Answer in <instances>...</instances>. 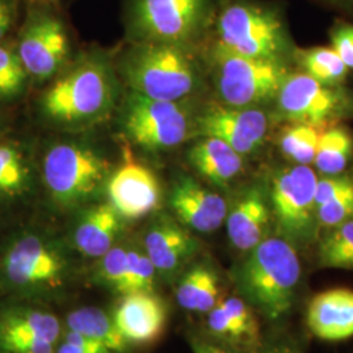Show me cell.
<instances>
[{
  "label": "cell",
  "mask_w": 353,
  "mask_h": 353,
  "mask_svg": "<svg viewBox=\"0 0 353 353\" xmlns=\"http://www.w3.org/2000/svg\"><path fill=\"white\" fill-rule=\"evenodd\" d=\"M115 97L109 65L90 58L75 64L51 84L41 99V110L57 126L88 127L109 117Z\"/></svg>",
  "instance_id": "cell-1"
},
{
  "label": "cell",
  "mask_w": 353,
  "mask_h": 353,
  "mask_svg": "<svg viewBox=\"0 0 353 353\" xmlns=\"http://www.w3.org/2000/svg\"><path fill=\"white\" fill-rule=\"evenodd\" d=\"M249 252L239 274L242 293L268 319H280L290 312L300 281L297 252L283 237L265 239Z\"/></svg>",
  "instance_id": "cell-2"
},
{
  "label": "cell",
  "mask_w": 353,
  "mask_h": 353,
  "mask_svg": "<svg viewBox=\"0 0 353 353\" xmlns=\"http://www.w3.org/2000/svg\"><path fill=\"white\" fill-rule=\"evenodd\" d=\"M217 49L242 57L280 61L288 48L283 16L252 0H228L216 13Z\"/></svg>",
  "instance_id": "cell-3"
},
{
  "label": "cell",
  "mask_w": 353,
  "mask_h": 353,
  "mask_svg": "<svg viewBox=\"0 0 353 353\" xmlns=\"http://www.w3.org/2000/svg\"><path fill=\"white\" fill-rule=\"evenodd\" d=\"M123 75L132 92L161 101H183L198 84L183 46L165 42H140L128 54Z\"/></svg>",
  "instance_id": "cell-4"
},
{
  "label": "cell",
  "mask_w": 353,
  "mask_h": 353,
  "mask_svg": "<svg viewBox=\"0 0 353 353\" xmlns=\"http://www.w3.org/2000/svg\"><path fill=\"white\" fill-rule=\"evenodd\" d=\"M214 16V0H130L128 26L143 41L185 46L196 39Z\"/></svg>",
  "instance_id": "cell-5"
},
{
  "label": "cell",
  "mask_w": 353,
  "mask_h": 353,
  "mask_svg": "<svg viewBox=\"0 0 353 353\" xmlns=\"http://www.w3.org/2000/svg\"><path fill=\"white\" fill-rule=\"evenodd\" d=\"M109 163L96 150L79 143H59L46 152L42 178L52 201L72 208L89 201L108 181Z\"/></svg>",
  "instance_id": "cell-6"
},
{
  "label": "cell",
  "mask_w": 353,
  "mask_h": 353,
  "mask_svg": "<svg viewBox=\"0 0 353 353\" xmlns=\"http://www.w3.org/2000/svg\"><path fill=\"white\" fill-rule=\"evenodd\" d=\"M67 261L55 242L26 232L7 243L0 255V278L19 293L36 294L63 284Z\"/></svg>",
  "instance_id": "cell-7"
},
{
  "label": "cell",
  "mask_w": 353,
  "mask_h": 353,
  "mask_svg": "<svg viewBox=\"0 0 353 353\" xmlns=\"http://www.w3.org/2000/svg\"><path fill=\"white\" fill-rule=\"evenodd\" d=\"M122 125L134 144L147 151L176 148L194 132L195 121L183 101L153 100L131 92L127 97Z\"/></svg>",
  "instance_id": "cell-8"
},
{
  "label": "cell",
  "mask_w": 353,
  "mask_h": 353,
  "mask_svg": "<svg viewBox=\"0 0 353 353\" xmlns=\"http://www.w3.org/2000/svg\"><path fill=\"white\" fill-rule=\"evenodd\" d=\"M217 90L224 105L256 108L275 100L288 75L281 61L252 58L214 48Z\"/></svg>",
  "instance_id": "cell-9"
},
{
  "label": "cell",
  "mask_w": 353,
  "mask_h": 353,
  "mask_svg": "<svg viewBox=\"0 0 353 353\" xmlns=\"http://www.w3.org/2000/svg\"><path fill=\"white\" fill-rule=\"evenodd\" d=\"M316 172L306 165L279 170L272 179L271 205L281 237L305 243L316 229Z\"/></svg>",
  "instance_id": "cell-10"
},
{
  "label": "cell",
  "mask_w": 353,
  "mask_h": 353,
  "mask_svg": "<svg viewBox=\"0 0 353 353\" xmlns=\"http://www.w3.org/2000/svg\"><path fill=\"white\" fill-rule=\"evenodd\" d=\"M70 49L67 29L58 14L42 8L29 12L16 48L29 77L49 80L65 63Z\"/></svg>",
  "instance_id": "cell-11"
},
{
  "label": "cell",
  "mask_w": 353,
  "mask_h": 353,
  "mask_svg": "<svg viewBox=\"0 0 353 353\" xmlns=\"http://www.w3.org/2000/svg\"><path fill=\"white\" fill-rule=\"evenodd\" d=\"M276 110L290 123L323 126L345 110L347 99L336 87L318 83L310 76L288 74L279 89Z\"/></svg>",
  "instance_id": "cell-12"
},
{
  "label": "cell",
  "mask_w": 353,
  "mask_h": 353,
  "mask_svg": "<svg viewBox=\"0 0 353 353\" xmlns=\"http://www.w3.org/2000/svg\"><path fill=\"white\" fill-rule=\"evenodd\" d=\"M267 130L268 118L258 108L214 105L195 118L194 132L220 139L245 156L263 144Z\"/></svg>",
  "instance_id": "cell-13"
},
{
  "label": "cell",
  "mask_w": 353,
  "mask_h": 353,
  "mask_svg": "<svg viewBox=\"0 0 353 353\" xmlns=\"http://www.w3.org/2000/svg\"><path fill=\"white\" fill-rule=\"evenodd\" d=\"M61 322L48 312L12 307L0 313V352L54 353Z\"/></svg>",
  "instance_id": "cell-14"
},
{
  "label": "cell",
  "mask_w": 353,
  "mask_h": 353,
  "mask_svg": "<svg viewBox=\"0 0 353 353\" xmlns=\"http://www.w3.org/2000/svg\"><path fill=\"white\" fill-rule=\"evenodd\" d=\"M109 203L127 220H138L154 212L161 202V189L148 168L128 163L106 181Z\"/></svg>",
  "instance_id": "cell-15"
},
{
  "label": "cell",
  "mask_w": 353,
  "mask_h": 353,
  "mask_svg": "<svg viewBox=\"0 0 353 353\" xmlns=\"http://www.w3.org/2000/svg\"><path fill=\"white\" fill-rule=\"evenodd\" d=\"M169 204L181 224L199 233H212L227 219L225 199L191 176H181L176 181Z\"/></svg>",
  "instance_id": "cell-16"
},
{
  "label": "cell",
  "mask_w": 353,
  "mask_h": 353,
  "mask_svg": "<svg viewBox=\"0 0 353 353\" xmlns=\"http://www.w3.org/2000/svg\"><path fill=\"white\" fill-rule=\"evenodd\" d=\"M113 321L127 343L145 344L161 336L166 325V309L152 292L130 293L118 305Z\"/></svg>",
  "instance_id": "cell-17"
},
{
  "label": "cell",
  "mask_w": 353,
  "mask_h": 353,
  "mask_svg": "<svg viewBox=\"0 0 353 353\" xmlns=\"http://www.w3.org/2000/svg\"><path fill=\"white\" fill-rule=\"evenodd\" d=\"M306 323L321 341H341L353 336V290L332 288L316 294L307 306Z\"/></svg>",
  "instance_id": "cell-18"
},
{
  "label": "cell",
  "mask_w": 353,
  "mask_h": 353,
  "mask_svg": "<svg viewBox=\"0 0 353 353\" xmlns=\"http://www.w3.org/2000/svg\"><path fill=\"white\" fill-rule=\"evenodd\" d=\"M198 242L189 230L168 216L159 217L145 233L144 252L157 272L170 275L196 252Z\"/></svg>",
  "instance_id": "cell-19"
},
{
  "label": "cell",
  "mask_w": 353,
  "mask_h": 353,
  "mask_svg": "<svg viewBox=\"0 0 353 353\" xmlns=\"http://www.w3.org/2000/svg\"><path fill=\"white\" fill-rule=\"evenodd\" d=\"M228 237L241 252H250L265 240L270 208L263 190L258 186L245 190L228 210Z\"/></svg>",
  "instance_id": "cell-20"
},
{
  "label": "cell",
  "mask_w": 353,
  "mask_h": 353,
  "mask_svg": "<svg viewBox=\"0 0 353 353\" xmlns=\"http://www.w3.org/2000/svg\"><path fill=\"white\" fill-rule=\"evenodd\" d=\"M122 216L110 203L96 204L80 217L74 232L76 249L88 258H101L117 245Z\"/></svg>",
  "instance_id": "cell-21"
},
{
  "label": "cell",
  "mask_w": 353,
  "mask_h": 353,
  "mask_svg": "<svg viewBox=\"0 0 353 353\" xmlns=\"http://www.w3.org/2000/svg\"><path fill=\"white\" fill-rule=\"evenodd\" d=\"M190 164L207 181L224 188L243 169V156L216 138L202 137L189 151Z\"/></svg>",
  "instance_id": "cell-22"
},
{
  "label": "cell",
  "mask_w": 353,
  "mask_h": 353,
  "mask_svg": "<svg viewBox=\"0 0 353 353\" xmlns=\"http://www.w3.org/2000/svg\"><path fill=\"white\" fill-rule=\"evenodd\" d=\"M176 303L195 313H210L220 303V284L214 270L196 265L189 270L176 290Z\"/></svg>",
  "instance_id": "cell-23"
},
{
  "label": "cell",
  "mask_w": 353,
  "mask_h": 353,
  "mask_svg": "<svg viewBox=\"0 0 353 353\" xmlns=\"http://www.w3.org/2000/svg\"><path fill=\"white\" fill-rule=\"evenodd\" d=\"M70 331L99 341L114 353L125 352L127 341L118 331L113 319L103 310L93 306L76 309L67 316Z\"/></svg>",
  "instance_id": "cell-24"
},
{
  "label": "cell",
  "mask_w": 353,
  "mask_h": 353,
  "mask_svg": "<svg viewBox=\"0 0 353 353\" xmlns=\"http://www.w3.org/2000/svg\"><path fill=\"white\" fill-rule=\"evenodd\" d=\"M32 186V169L23 150L11 141H0V199H16Z\"/></svg>",
  "instance_id": "cell-25"
},
{
  "label": "cell",
  "mask_w": 353,
  "mask_h": 353,
  "mask_svg": "<svg viewBox=\"0 0 353 353\" xmlns=\"http://www.w3.org/2000/svg\"><path fill=\"white\" fill-rule=\"evenodd\" d=\"M352 154L351 132L344 127H332L322 132L313 164L325 176H338L347 169Z\"/></svg>",
  "instance_id": "cell-26"
},
{
  "label": "cell",
  "mask_w": 353,
  "mask_h": 353,
  "mask_svg": "<svg viewBox=\"0 0 353 353\" xmlns=\"http://www.w3.org/2000/svg\"><path fill=\"white\" fill-rule=\"evenodd\" d=\"M296 57L303 70V74L310 76L323 85L336 87L348 72L347 65L343 63L332 48L319 46L299 50Z\"/></svg>",
  "instance_id": "cell-27"
},
{
  "label": "cell",
  "mask_w": 353,
  "mask_h": 353,
  "mask_svg": "<svg viewBox=\"0 0 353 353\" xmlns=\"http://www.w3.org/2000/svg\"><path fill=\"white\" fill-rule=\"evenodd\" d=\"M321 128L322 126L290 123L280 135L279 145L281 153L297 165L313 164L318 141L325 131H321Z\"/></svg>",
  "instance_id": "cell-28"
},
{
  "label": "cell",
  "mask_w": 353,
  "mask_h": 353,
  "mask_svg": "<svg viewBox=\"0 0 353 353\" xmlns=\"http://www.w3.org/2000/svg\"><path fill=\"white\" fill-rule=\"evenodd\" d=\"M318 259L325 268L353 270V220L332 228L321 241Z\"/></svg>",
  "instance_id": "cell-29"
},
{
  "label": "cell",
  "mask_w": 353,
  "mask_h": 353,
  "mask_svg": "<svg viewBox=\"0 0 353 353\" xmlns=\"http://www.w3.org/2000/svg\"><path fill=\"white\" fill-rule=\"evenodd\" d=\"M28 72L17 50L0 41V100H11L23 93Z\"/></svg>",
  "instance_id": "cell-30"
},
{
  "label": "cell",
  "mask_w": 353,
  "mask_h": 353,
  "mask_svg": "<svg viewBox=\"0 0 353 353\" xmlns=\"http://www.w3.org/2000/svg\"><path fill=\"white\" fill-rule=\"evenodd\" d=\"M156 268L144 252L127 248V271L122 294L153 292Z\"/></svg>",
  "instance_id": "cell-31"
},
{
  "label": "cell",
  "mask_w": 353,
  "mask_h": 353,
  "mask_svg": "<svg viewBox=\"0 0 353 353\" xmlns=\"http://www.w3.org/2000/svg\"><path fill=\"white\" fill-rule=\"evenodd\" d=\"M100 278L112 290L122 294L127 271V248L115 245L100 258Z\"/></svg>",
  "instance_id": "cell-32"
},
{
  "label": "cell",
  "mask_w": 353,
  "mask_h": 353,
  "mask_svg": "<svg viewBox=\"0 0 353 353\" xmlns=\"http://www.w3.org/2000/svg\"><path fill=\"white\" fill-rule=\"evenodd\" d=\"M220 305L237 328L242 341H254L258 336V323L252 307L240 297H228Z\"/></svg>",
  "instance_id": "cell-33"
},
{
  "label": "cell",
  "mask_w": 353,
  "mask_h": 353,
  "mask_svg": "<svg viewBox=\"0 0 353 353\" xmlns=\"http://www.w3.org/2000/svg\"><path fill=\"white\" fill-rule=\"evenodd\" d=\"M353 220V190L316 208V221L323 227L335 228Z\"/></svg>",
  "instance_id": "cell-34"
},
{
  "label": "cell",
  "mask_w": 353,
  "mask_h": 353,
  "mask_svg": "<svg viewBox=\"0 0 353 353\" xmlns=\"http://www.w3.org/2000/svg\"><path fill=\"white\" fill-rule=\"evenodd\" d=\"M351 190H353V179L351 176L338 174L318 179L316 189V208Z\"/></svg>",
  "instance_id": "cell-35"
},
{
  "label": "cell",
  "mask_w": 353,
  "mask_h": 353,
  "mask_svg": "<svg viewBox=\"0 0 353 353\" xmlns=\"http://www.w3.org/2000/svg\"><path fill=\"white\" fill-rule=\"evenodd\" d=\"M331 48L348 70H353V24L339 23L331 29Z\"/></svg>",
  "instance_id": "cell-36"
},
{
  "label": "cell",
  "mask_w": 353,
  "mask_h": 353,
  "mask_svg": "<svg viewBox=\"0 0 353 353\" xmlns=\"http://www.w3.org/2000/svg\"><path fill=\"white\" fill-rule=\"evenodd\" d=\"M208 328L216 338L229 341H242L240 334L237 331L230 318L228 316L227 312L223 309L220 303L214 306V309L208 313Z\"/></svg>",
  "instance_id": "cell-37"
},
{
  "label": "cell",
  "mask_w": 353,
  "mask_h": 353,
  "mask_svg": "<svg viewBox=\"0 0 353 353\" xmlns=\"http://www.w3.org/2000/svg\"><path fill=\"white\" fill-rule=\"evenodd\" d=\"M64 341L85 353H114L101 343L89 339L87 336L75 331H70L68 334H65Z\"/></svg>",
  "instance_id": "cell-38"
},
{
  "label": "cell",
  "mask_w": 353,
  "mask_h": 353,
  "mask_svg": "<svg viewBox=\"0 0 353 353\" xmlns=\"http://www.w3.org/2000/svg\"><path fill=\"white\" fill-rule=\"evenodd\" d=\"M17 17V0H0V41L6 37Z\"/></svg>",
  "instance_id": "cell-39"
},
{
  "label": "cell",
  "mask_w": 353,
  "mask_h": 353,
  "mask_svg": "<svg viewBox=\"0 0 353 353\" xmlns=\"http://www.w3.org/2000/svg\"><path fill=\"white\" fill-rule=\"evenodd\" d=\"M194 353H230L221 345L214 344L211 341H203L201 338H192L190 341Z\"/></svg>",
  "instance_id": "cell-40"
},
{
  "label": "cell",
  "mask_w": 353,
  "mask_h": 353,
  "mask_svg": "<svg viewBox=\"0 0 353 353\" xmlns=\"http://www.w3.org/2000/svg\"><path fill=\"white\" fill-rule=\"evenodd\" d=\"M57 353H85L83 352V351H80L79 348H76L74 345H71V344H68V343H65L63 341L62 344H61V347L58 348V352Z\"/></svg>",
  "instance_id": "cell-41"
},
{
  "label": "cell",
  "mask_w": 353,
  "mask_h": 353,
  "mask_svg": "<svg viewBox=\"0 0 353 353\" xmlns=\"http://www.w3.org/2000/svg\"><path fill=\"white\" fill-rule=\"evenodd\" d=\"M270 353H293V352H290V351H284V350H279V351H274V352H270Z\"/></svg>",
  "instance_id": "cell-42"
},
{
  "label": "cell",
  "mask_w": 353,
  "mask_h": 353,
  "mask_svg": "<svg viewBox=\"0 0 353 353\" xmlns=\"http://www.w3.org/2000/svg\"><path fill=\"white\" fill-rule=\"evenodd\" d=\"M33 1H39V3H46V1H50V0H33Z\"/></svg>",
  "instance_id": "cell-43"
}]
</instances>
